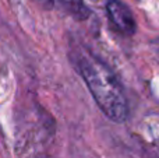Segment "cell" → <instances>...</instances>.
<instances>
[{
    "mask_svg": "<svg viewBox=\"0 0 159 158\" xmlns=\"http://www.w3.org/2000/svg\"><path fill=\"white\" fill-rule=\"evenodd\" d=\"M75 66L102 112L113 122H124L129 106L123 87L115 73L88 52L77 56Z\"/></svg>",
    "mask_w": 159,
    "mask_h": 158,
    "instance_id": "obj_1",
    "label": "cell"
},
{
    "mask_svg": "<svg viewBox=\"0 0 159 158\" xmlns=\"http://www.w3.org/2000/svg\"><path fill=\"white\" fill-rule=\"evenodd\" d=\"M106 10L109 13V17L112 22L116 25L120 32L126 35H133L137 30L134 16L131 10L120 0H109L106 4Z\"/></svg>",
    "mask_w": 159,
    "mask_h": 158,
    "instance_id": "obj_2",
    "label": "cell"
},
{
    "mask_svg": "<svg viewBox=\"0 0 159 158\" xmlns=\"http://www.w3.org/2000/svg\"><path fill=\"white\" fill-rule=\"evenodd\" d=\"M61 4L67 13L77 20H85L89 16V10L81 0H61Z\"/></svg>",
    "mask_w": 159,
    "mask_h": 158,
    "instance_id": "obj_3",
    "label": "cell"
},
{
    "mask_svg": "<svg viewBox=\"0 0 159 158\" xmlns=\"http://www.w3.org/2000/svg\"><path fill=\"white\" fill-rule=\"evenodd\" d=\"M35 2L38 3L41 7L46 8V10H50V8L55 6V2H56V0H35Z\"/></svg>",
    "mask_w": 159,
    "mask_h": 158,
    "instance_id": "obj_4",
    "label": "cell"
},
{
    "mask_svg": "<svg viewBox=\"0 0 159 158\" xmlns=\"http://www.w3.org/2000/svg\"><path fill=\"white\" fill-rule=\"evenodd\" d=\"M157 55H158V58H159V42H158V45H157Z\"/></svg>",
    "mask_w": 159,
    "mask_h": 158,
    "instance_id": "obj_5",
    "label": "cell"
}]
</instances>
